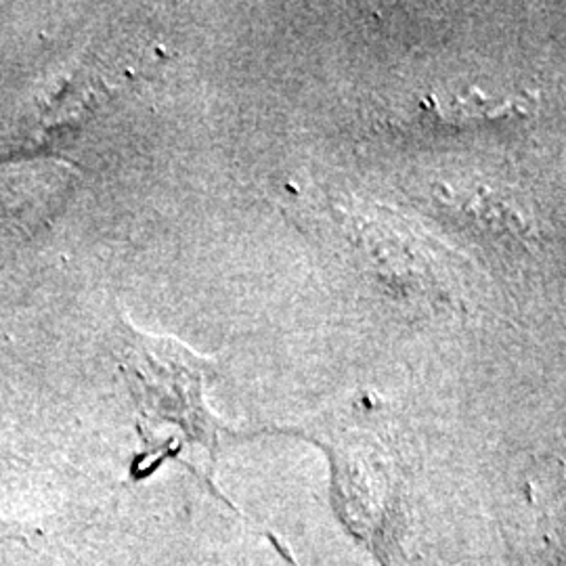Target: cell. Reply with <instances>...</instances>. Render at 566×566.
<instances>
[{
	"label": "cell",
	"mask_w": 566,
	"mask_h": 566,
	"mask_svg": "<svg viewBox=\"0 0 566 566\" xmlns=\"http://www.w3.org/2000/svg\"><path fill=\"white\" fill-rule=\"evenodd\" d=\"M271 542H273V544H275V546H277V549H280V552H282L283 558H285V560H287V563H292V565L298 566V563H296V560H294V558H292V556H290V554H287V552H285V547H283L282 544H280V542H277V539H275V537H271Z\"/></svg>",
	"instance_id": "cell-2"
},
{
	"label": "cell",
	"mask_w": 566,
	"mask_h": 566,
	"mask_svg": "<svg viewBox=\"0 0 566 566\" xmlns=\"http://www.w3.org/2000/svg\"><path fill=\"white\" fill-rule=\"evenodd\" d=\"M120 365L137 401L139 432L147 449L168 428L158 464L164 458L185 453H191L193 470L200 453L208 458V464H214L224 428L203 401L210 361L177 340L147 336L126 325L122 329Z\"/></svg>",
	"instance_id": "cell-1"
}]
</instances>
